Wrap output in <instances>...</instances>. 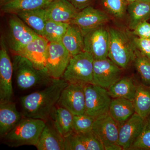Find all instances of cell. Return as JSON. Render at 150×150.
I'll return each instance as SVG.
<instances>
[{"mask_svg": "<svg viewBox=\"0 0 150 150\" xmlns=\"http://www.w3.org/2000/svg\"><path fill=\"white\" fill-rule=\"evenodd\" d=\"M68 84L62 79H53L44 89L22 97L21 103L23 116L46 122L51 117L62 91Z\"/></svg>", "mask_w": 150, "mask_h": 150, "instance_id": "obj_1", "label": "cell"}, {"mask_svg": "<svg viewBox=\"0 0 150 150\" xmlns=\"http://www.w3.org/2000/svg\"><path fill=\"white\" fill-rule=\"evenodd\" d=\"M109 32L108 58L121 69H126L134 62L137 49L132 37L125 31L110 28Z\"/></svg>", "mask_w": 150, "mask_h": 150, "instance_id": "obj_2", "label": "cell"}, {"mask_svg": "<svg viewBox=\"0 0 150 150\" xmlns=\"http://www.w3.org/2000/svg\"><path fill=\"white\" fill-rule=\"evenodd\" d=\"M22 115L11 100L0 102V135L3 138L21 120Z\"/></svg>", "mask_w": 150, "mask_h": 150, "instance_id": "obj_18", "label": "cell"}, {"mask_svg": "<svg viewBox=\"0 0 150 150\" xmlns=\"http://www.w3.org/2000/svg\"><path fill=\"white\" fill-rule=\"evenodd\" d=\"M64 140L54 125L46 124L35 147L38 150H64Z\"/></svg>", "mask_w": 150, "mask_h": 150, "instance_id": "obj_20", "label": "cell"}, {"mask_svg": "<svg viewBox=\"0 0 150 150\" xmlns=\"http://www.w3.org/2000/svg\"><path fill=\"white\" fill-rule=\"evenodd\" d=\"M16 15L36 34L43 37L48 21L44 8L22 12Z\"/></svg>", "mask_w": 150, "mask_h": 150, "instance_id": "obj_24", "label": "cell"}, {"mask_svg": "<svg viewBox=\"0 0 150 150\" xmlns=\"http://www.w3.org/2000/svg\"><path fill=\"white\" fill-rule=\"evenodd\" d=\"M135 112L133 101L124 98H113L111 100L108 113L120 126Z\"/></svg>", "mask_w": 150, "mask_h": 150, "instance_id": "obj_23", "label": "cell"}, {"mask_svg": "<svg viewBox=\"0 0 150 150\" xmlns=\"http://www.w3.org/2000/svg\"><path fill=\"white\" fill-rule=\"evenodd\" d=\"M100 4L107 14L117 19L123 18L127 13L126 0H100Z\"/></svg>", "mask_w": 150, "mask_h": 150, "instance_id": "obj_29", "label": "cell"}, {"mask_svg": "<svg viewBox=\"0 0 150 150\" xmlns=\"http://www.w3.org/2000/svg\"><path fill=\"white\" fill-rule=\"evenodd\" d=\"M94 60L85 51L72 56L62 79L69 83L93 84Z\"/></svg>", "mask_w": 150, "mask_h": 150, "instance_id": "obj_5", "label": "cell"}, {"mask_svg": "<svg viewBox=\"0 0 150 150\" xmlns=\"http://www.w3.org/2000/svg\"><path fill=\"white\" fill-rule=\"evenodd\" d=\"M8 24L6 40L13 54L40 36L28 27L17 15H11Z\"/></svg>", "mask_w": 150, "mask_h": 150, "instance_id": "obj_7", "label": "cell"}, {"mask_svg": "<svg viewBox=\"0 0 150 150\" xmlns=\"http://www.w3.org/2000/svg\"><path fill=\"white\" fill-rule=\"evenodd\" d=\"M51 117L53 119V125L64 138L74 132V115L66 108L59 105L56 106Z\"/></svg>", "mask_w": 150, "mask_h": 150, "instance_id": "obj_22", "label": "cell"}, {"mask_svg": "<svg viewBox=\"0 0 150 150\" xmlns=\"http://www.w3.org/2000/svg\"><path fill=\"white\" fill-rule=\"evenodd\" d=\"M134 62L135 68L141 77L142 83L150 86V59L142 55L137 49Z\"/></svg>", "mask_w": 150, "mask_h": 150, "instance_id": "obj_30", "label": "cell"}, {"mask_svg": "<svg viewBox=\"0 0 150 150\" xmlns=\"http://www.w3.org/2000/svg\"><path fill=\"white\" fill-rule=\"evenodd\" d=\"M64 150H87L78 134L74 132L64 138Z\"/></svg>", "mask_w": 150, "mask_h": 150, "instance_id": "obj_34", "label": "cell"}, {"mask_svg": "<svg viewBox=\"0 0 150 150\" xmlns=\"http://www.w3.org/2000/svg\"><path fill=\"white\" fill-rule=\"evenodd\" d=\"M145 119L135 112L120 126L117 144L123 150H129L142 132Z\"/></svg>", "mask_w": 150, "mask_h": 150, "instance_id": "obj_16", "label": "cell"}, {"mask_svg": "<svg viewBox=\"0 0 150 150\" xmlns=\"http://www.w3.org/2000/svg\"><path fill=\"white\" fill-rule=\"evenodd\" d=\"M108 30L103 26L92 30L84 35V51L90 54L94 60L108 58Z\"/></svg>", "mask_w": 150, "mask_h": 150, "instance_id": "obj_10", "label": "cell"}, {"mask_svg": "<svg viewBox=\"0 0 150 150\" xmlns=\"http://www.w3.org/2000/svg\"><path fill=\"white\" fill-rule=\"evenodd\" d=\"M85 113L95 119L108 113L111 97L108 90L93 84L84 85Z\"/></svg>", "mask_w": 150, "mask_h": 150, "instance_id": "obj_6", "label": "cell"}, {"mask_svg": "<svg viewBox=\"0 0 150 150\" xmlns=\"http://www.w3.org/2000/svg\"><path fill=\"white\" fill-rule=\"evenodd\" d=\"M120 127L119 124L108 113L95 119L92 131L105 148L117 144Z\"/></svg>", "mask_w": 150, "mask_h": 150, "instance_id": "obj_14", "label": "cell"}, {"mask_svg": "<svg viewBox=\"0 0 150 150\" xmlns=\"http://www.w3.org/2000/svg\"><path fill=\"white\" fill-rule=\"evenodd\" d=\"M12 63L17 85L21 90L41 85H49L53 81L46 70L36 69L32 62L25 57L14 54Z\"/></svg>", "mask_w": 150, "mask_h": 150, "instance_id": "obj_4", "label": "cell"}, {"mask_svg": "<svg viewBox=\"0 0 150 150\" xmlns=\"http://www.w3.org/2000/svg\"><path fill=\"white\" fill-rule=\"evenodd\" d=\"M4 1V0H0V3H1L2 2H3Z\"/></svg>", "mask_w": 150, "mask_h": 150, "instance_id": "obj_41", "label": "cell"}, {"mask_svg": "<svg viewBox=\"0 0 150 150\" xmlns=\"http://www.w3.org/2000/svg\"><path fill=\"white\" fill-rule=\"evenodd\" d=\"M129 150H150V115L145 118L141 134Z\"/></svg>", "mask_w": 150, "mask_h": 150, "instance_id": "obj_31", "label": "cell"}, {"mask_svg": "<svg viewBox=\"0 0 150 150\" xmlns=\"http://www.w3.org/2000/svg\"><path fill=\"white\" fill-rule=\"evenodd\" d=\"M61 42L72 56L84 51V35L75 25L70 23Z\"/></svg>", "mask_w": 150, "mask_h": 150, "instance_id": "obj_21", "label": "cell"}, {"mask_svg": "<svg viewBox=\"0 0 150 150\" xmlns=\"http://www.w3.org/2000/svg\"><path fill=\"white\" fill-rule=\"evenodd\" d=\"M137 84L130 77L121 78L108 89L112 98H124L134 101Z\"/></svg>", "mask_w": 150, "mask_h": 150, "instance_id": "obj_25", "label": "cell"}, {"mask_svg": "<svg viewBox=\"0 0 150 150\" xmlns=\"http://www.w3.org/2000/svg\"><path fill=\"white\" fill-rule=\"evenodd\" d=\"M70 23L48 20L44 29L43 37L48 42H61Z\"/></svg>", "mask_w": 150, "mask_h": 150, "instance_id": "obj_28", "label": "cell"}, {"mask_svg": "<svg viewBox=\"0 0 150 150\" xmlns=\"http://www.w3.org/2000/svg\"><path fill=\"white\" fill-rule=\"evenodd\" d=\"M57 105L64 108L74 115L85 113L84 85L69 83L62 91Z\"/></svg>", "mask_w": 150, "mask_h": 150, "instance_id": "obj_11", "label": "cell"}, {"mask_svg": "<svg viewBox=\"0 0 150 150\" xmlns=\"http://www.w3.org/2000/svg\"><path fill=\"white\" fill-rule=\"evenodd\" d=\"M44 8L48 20L67 23L79 11L68 0H53Z\"/></svg>", "mask_w": 150, "mask_h": 150, "instance_id": "obj_17", "label": "cell"}, {"mask_svg": "<svg viewBox=\"0 0 150 150\" xmlns=\"http://www.w3.org/2000/svg\"><path fill=\"white\" fill-rule=\"evenodd\" d=\"M126 2L128 3V4H130V3L134 2L135 1H137V0H126Z\"/></svg>", "mask_w": 150, "mask_h": 150, "instance_id": "obj_40", "label": "cell"}, {"mask_svg": "<svg viewBox=\"0 0 150 150\" xmlns=\"http://www.w3.org/2000/svg\"><path fill=\"white\" fill-rule=\"evenodd\" d=\"M53 0H4L0 3L4 13L17 14L20 13L45 8Z\"/></svg>", "mask_w": 150, "mask_h": 150, "instance_id": "obj_19", "label": "cell"}, {"mask_svg": "<svg viewBox=\"0 0 150 150\" xmlns=\"http://www.w3.org/2000/svg\"><path fill=\"white\" fill-rule=\"evenodd\" d=\"M122 69L109 58L94 60L93 84L108 89L121 78Z\"/></svg>", "mask_w": 150, "mask_h": 150, "instance_id": "obj_9", "label": "cell"}, {"mask_svg": "<svg viewBox=\"0 0 150 150\" xmlns=\"http://www.w3.org/2000/svg\"><path fill=\"white\" fill-rule=\"evenodd\" d=\"M0 44V102H2L11 100L13 95L12 77L13 69L3 36Z\"/></svg>", "mask_w": 150, "mask_h": 150, "instance_id": "obj_12", "label": "cell"}, {"mask_svg": "<svg viewBox=\"0 0 150 150\" xmlns=\"http://www.w3.org/2000/svg\"><path fill=\"white\" fill-rule=\"evenodd\" d=\"M94 120V118L86 114L74 115V132L79 134L92 131Z\"/></svg>", "mask_w": 150, "mask_h": 150, "instance_id": "obj_32", "label": "cell"}, {"mask_svg": "<svg viewBox=\"0 0 150 150\" xmlns=\"http://www.w3.org/2000/svg\"><path fill=\"white\" fill-rule=\"evenodd\" d=\"M133 35L144 38H150V23L147 21L138 25L133 30Z\"/></svg>", "mask_w": 150, "mask_h": 150, "instance_id": "obj_36", "label": "cell"}, {"mask_svg": "<svg viewBox=\"0 0 150 150\" xmlns=\"http://www.w3.org/2000/svg\"><path fill=\"white\" fill-rule=\"evenodd\" d=\"M123 150V148L118 145V144H114L110 145V146H108L107 147H105V150Z\"/></svg>", "mask_w": 150, "mask_h": 150, "instance_id": "obj_38", "label": "cell"}, {"mask_svg": "<svg viewBox=\"0 0 150 150\" xmlns=\"http://www.w3.org/2000/svg\"><path fill=\"white\" fill-rule=\"evenodd\" d=\"M136 49L142 55L150 59V38L132 37Z\"/></svg>", "mask_w": 150, "mask_h": 150, "instance_id": "obj_35", "label": "cell"}, {"mask_svg": "<svg viewBox=\"0 0 150 150\" xmlns=\"http://www.w3.org/2000/svg\"><path fill=\"white\" fill-rule=\"evenodd\" d=\"M109 21L108 15L105 12L90 6L79 11L70 23L77 26L84 35L89 31L103 26Z\"/></svg>", "mask_w": 150, "mask_h": 150, "instance_id": "obj_13", "label": "cell"}, {"mask_svg": "<svg viewBox=\"0 0 150 150\" xmlns=\"http://www.w3.org/2000/svg\"><path fill=\"white\" fill-rule=\"evenodd\" d=\"M127 13L129 28L133 30L137 25L150 18V3L136 1L129 4Z\"/></svg>", "mask_w": 150, "mask_h": 150, "instance_id": "obj_26", "label": "cell"}, {"mask_svg": "<svg viewBox=\"0 0 150 150\" xmlns=\"http://www.w3.org/2000/svg\"><path fill=\"white\" fill-rule=\"evenodd\" d=\"M78 135L87 150H105L104 146L92 131Z\"/></svg>", "mask_w": 150, "mask_h": 150, "instance_id": "obj_33", "label": "cell"}, {"mask_svg": "<svg viewBox=\"0 0 150 150\" xmlns=\"http://www.w3.org/2000/svg\"><path fill=\"white\" fill-rule=\"evenodd\" d=\"M137 1L143 2L150 3V0H137Z\"/></svg>", "mask_w": 150, "mask_h": 150, "instance_id": "obj_39", "label": "cell"}, {"mask_svg": "<svg viewBox=\"0 0 150 150\" xmlns=\"http://www.w3.org/2000/svg\"><path fill=\"white\" fill-rule=\"evenodd\" d=\"M72 57L61 42H49L45 68L50 77L62 79Z\"/></svg>", "mask_w": 150, "mask_h": 150, "instance_id": "obj_8", "label": "cell"}, {"mask_svg": "<svg viewBox=\"0 0 150 150\" xmlns=\"http://www.w3.org/2000/svg\"><path fill=\"white\" fill-rule=\"evenodd\" d=\"M79 10L92 6L95 0H68Z\"/></svg>", "mask_w": 150, "mask_h": 150, "instance_id": "obj_37", "label": "cell"}, {"mask_svg": "<svg viewBox=\"0 0 150 150\" xmlns=\"http://www.w3.org/2000/svg\"><path fill=\"white\" fill-rule=\"evenodd\" d=\"M46 125L43 120L24 117L2 138L5 144L11 147L35 146Z\"/></svg>", "mask_w": 150, "mask_h": 150, "instance_id": "obj_3", "label": "cell"}, {"mask_svg": "<svg viewBox=\"0 0 150 150\" xmlns=\"http://www.w3.org/2000/svg\"><path fill=\"white\" fill-rule=\"evenodd\" d=\"M48 43L49 42L46 38L39 36L13 54L28 59L38 69L46 70Z\"/></svg>", "mask_w": 150, "mask_h": 150, "instance_id": "obj_15", "label": "cell"}, {"mask_svg": "<svg viewBox=\"0 0 150 150\" xmlns=\"http://www.w3.org/2000/svg\"><path fill=\"white\" fill-rule=\"evenodd\" d=\"M135 112L144 119L150 115V86L137 84L134 101Z\"/></svg>", "mask_w": 150, "mask_h": 150, "instance_id": "obj_27", "label": "cell"}]
</instances>
